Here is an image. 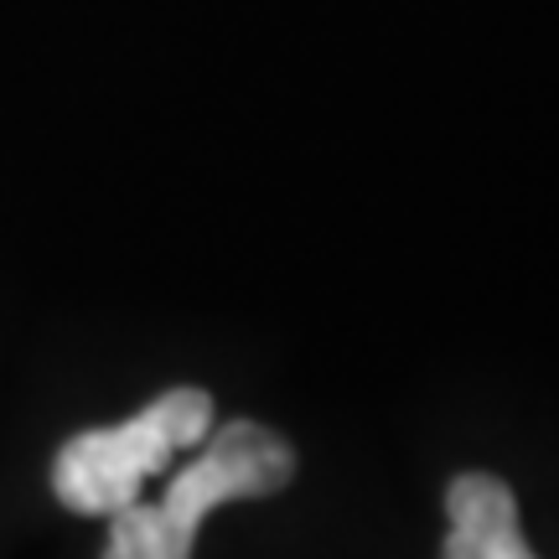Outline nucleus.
Masks as SVG:
<instances>
[{"mask_svg": "<svg viewBox=\"0 0 559 559\" xmlns=\"http://www.w3.org/2000/svg\"><path fill=\"white\" fill-rule=\"evenodd\" d=\"M296 477V451L260 419H228L198 440V456L156 502H130L109 519L104 559H192L202 519L223 502L275 498Z\"/></svg>", "mask_w": 559, "mask_h": 559, "instance_id": "f257e3e1", "label": "nucleus"}, {"mask_svg": "<svg viewBox=\"0 0 559 559\" xmlns=\"http://www.w3.org/2000/svg\"><path fill=\"white\" fill-rule=\"evenodd\" d=\"M207 430H213V394L171 389L124 425H104V430L62 440L58 461H52V492L68 513L115 519L181 451H198Z\"/></svg>", "mask_w": 559, "mask_h": 559, "instance_id": "f03ea898", "label": "nucleus"}, {"mask_svg": "<svg viewBox=\"0 0 559 559\" xmlns=\"http://www.w3.org/2000/svg\"><path fill=\"white\" fill-rule=\"evenodd\" d=\"M445 519H451V534L440 559H539L519 528L513 487L492 472H466L451 481Z\"/></svg>", "mask_w": 559, "mask_h": 559, "instance_id": "7ed1b4c3", "label": "nucleus"}]
</instances>
